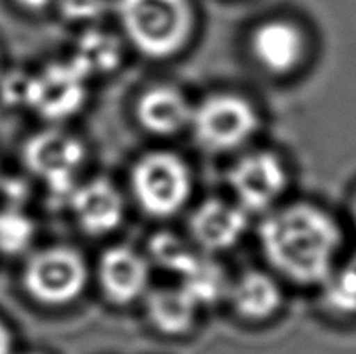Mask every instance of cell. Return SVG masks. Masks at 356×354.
<instances>
[{
	"label": "cell",
	"mask_w": 356,
	"mask_h": 354,
	"mask_svg": "<svg viewBox=\"0 0 356 354\" xmlns=\"http://www.w3.org/2000/svg\"><path fill=\"white\" fill-rule=\"evenodd\" d=\"M193 108L172 85H156L141 94L136 106L139 124L155 135H172L190 125Z\"/></svg>",
	"instance_id": "4fadbf2b"
},
{
	"label": "cell",
	"mask_w": 356,
	"mask_h": 354,
	"mask_svg": "<svg viewBox=\"0 0 356 354\" xmlns=\"http://www.w3.org/2000/svg\"><path fill=\"white\" fill-rule=\"evenodd\" d=\"M10 347H13V340H10L9 330L0 323V354H10Z\"/></svg>",
	"instance_id": "603a6c76"
},
{
	"label": "cell",
	"mask_w": 356,
	"mask_h": 354,
	"mask_svg": "<svg viewBox=\"0 0 356 354\" xmlns=\"http://www.w3.org/2000/svg\"><path fill=\"white\" fill-rule=\"evenodd\" d=\"M23 158L28 170L54 196L68 198L76 186V174L86 162V148L68 132L44 130L28 139Z\"/></svg>",
	"instance_id": "8992f818"
},
{
	"label": "cell",
	"mask_w": 356,
	"mask_h": 354,
	"mask_svg": "<svg viewBox=\"0 0 356 354\" xmlns=\"http://www.w3.org/2000/svg\"><path fill=\"white\" fill-rule=\"evenodd\" d=\"M117 14L131 44L155 59L181 51L193 26L190 0H118Z\"/></svg>",
	"instance_id": "7a4b0ae2"
},
{
	"label": "cell",
	"mask_w": 356,
	"mask_h": 354,
	"mask_svg": "<svg viewBox=\"0 0 356 354\" xmlns=\"http://www.w3.org/2000/svg\"><path fill=\"white\" fill-rule=\"evenodd\" d=\"M228 183L243 210L264 212L284 194L287 187V170L284 162L273 153H249L232 167Z\"/></svg>",
	"instance_id": "52a82bcc"
},
{
	"label": "cell",
	"mask_w": 356,
	"mask_h": 354,
	"mask_svg": "<svg viewBox=\"0 0 356 354\" xmlns=\"http://www.w3.org/2000/svg\"><path fill=\"white\" fill-rule=\"evenodd\" d=\"M76 222L87 235L101 236L115 231L124 219V200L108 179L76 184L68 196Z\"/></svg>",
	"instance_id": "30bf717a"
},
{
	"label": "cell",
	"mask_w": 356,
	"mask_h": 354,
	"mask_svg": "<svg viewBox=\"0 0 356 354\" xmlns=\"http://www.w3.org/2000/svg\"><path fill=\"white\" fill-rule=\"evenodd\" d=\"M149 257L162 269L181 276L195 262L198 253H195L193 248L179 236L172 233H159L149 242Z\"/></svg>",
	"instance_id": "ffe728a7"
},
{
	"label": "cell",
	"mask_w": 356,
	"mask_h": 354,
	"mask_svg": "<svg viewBox=\"0 0 356 354\" xmlns=\"http://www.w3.org/2000/svg\"><path fill=\"white\" fill-rule=\"evenodd\" d=\"M229 281L218 262L198 255L195 262L181 274V287L193 297L198 305L214 304L228 295Z\"/></svg>",
	"instance_id": "e0dca14e"
},
{
	"label": "cell",
	"mask_w": 356,
	"mask_h": 354,
	"mask_svg": "<svg viewBox=\"0 0 356 354\" xmlns=\"http://www.w3.org/2000/svg\"><path fill=\"white\" fill-rule=\"evenodd\" d=\"M120 59L122 49L117 37L106 31L90 30L76 42L72 61L90 78L94 75L113 71L120 65Z\"/></svg>",
	"instance_id": "2e32d148"
},
{
	"label": "cell",
	"mask_w": 356,
	"mask_h": 354,
	"mask_svg": "<svg viewBox=\"0 0 356 354\" xmlns=\"http://www.w3.org/2000/svg\"><path fill=\"white\" fill-rule=\"evenodd\" d=\"M97 280L103 294L111 302H134L148 290V260L145 255L125 245L111 246L101 255L97 264Z\"/></svg>",
	"instance_id": "9c48e42d"
},
{
	"label": "cell",
	"mask_w": 356,
	"mask_h": 354,
	"mask_svg": "<svg viewBox=\"0 0 356 354\" xmlns=\"http://www.w3.org/2000/svg\"><path fill=\"white\" fill-rule=\"evenodd\" d=\"M198 304L183 287H163L148 292L146 312L156 330L179 335L191 328Z\"/></svg>",
	"instance_id": "9a60e30c"
},
{
	"label": "cell",
	"mask_w": 356,
	"mask_h": 354,
	"mask_svg": "<svg viewBox=\"0 0 356 354\" xmlns=\"http://www.w3.org/2000/svg\"><path fill=\"white\" fill-rule=\"evenodd\" d=\"M35 222L17 207L0 210V252L17 255L30 248L35 239Z\"/></svg>",
	"instance_id": "d6986e66"
},
{
	"label": "cell",
	"mask_w": 356,
	"mask_h": 354,
	"mask_svg": "<svg viewBox=\"0 0 356 354\" xmlns=\"http://www.w3.org/2000/svg\"><path fill=\"white\" fill-rule=\"evenodd\" d=\"M228 297L240 316L264 319L282 305V290L277 281L261 271H249L229 285Z\"/></svg>",
	"instance_id": "5bb4252c"
},
{
	"label": "cell",
	"mask_w": 356,
	"mask_h": 354,
	"mask_svg": "<svg viewBox=\"0 0 356 354\" xmlns=\"http://www.w3.org/2000/svg\"><path fill=\"white\" fill-rule=\"evenodd\" d=\"M323 301L337 314H356V257L336 266L323 280Z\"/></svg>",
	"instance_id": "ac0fdd59"
},
{
	"label": "cell",
	"mask_w": 356,
	"mask_h": 354,
	"mask_svg": "<svg viewBox=\"0 0 356 354\" xmlns=\"http://www.w3.org/2000/svg\"><path fill=\"white\" fill-rule=\"evenodd\" d=\"M30 85H31V75H23V73L10 75L9 78L3 82V87H2V96L3 99H6V103L28 106Z\"/></svg>",
	"instance_id": "7402d4cb"
},
{
	"label": "cell",
	"mask_w": 356,
	"mask_h": 354,
	"mask_svg": "<svg viewBox=\"0 0 356 354\" xmlns=\"http://www.w3.org/2000/svg\"><path fill=\"white\" fill-rule=\"evenodd\" d=\"M21 7L30 10H42L51 3V0H16Z\"/></svg>",
	"instance_id": "cb8c5ba5"
},
{
	"label": "cell",
	"mask_w": 356,
	"mask_h": 354,
	"mask_svg": "<svg viewBox=\"0 0 356 354\" xmlns=\"http://www.w3.org/2000/svg\"><path fill=\"white\" fill-rule=\"evenodd\" d=\"M89 76L70 59L31 75L28 106L47 120H65L83 106Z\"/></svg>",
	"instance_id": "ba28073f"
},
{
	"label": "cell",
	"mask_w": 356,
	"mask_h": 354,
	"mask_svg": "<svg viewBox=\"0 0 356 354\" xmlns=\"http://www.w3.org/2000/svg\"><path fill=\"white\" fill-rule=\"evenodd\" d=\"M250 51L266 71L284 75L292 71L302 59L305 35L291 21H264L252 31Z\"/></svg>",
	"instance_id": "7c38bea8"
},
{
	"label": "cell",
	"mask_w": 356,
	"mask_h": 354,
	"mask_svg": "<svg viewBox=\"0 0 356 354\" xmlns=\"http://www.w3.org/2000/svg\"><path fill=\"white\" fill-rule=\"evenodd\" d=\"M190 127L204 149L225 153L245 144L259 127L256 108L235 94H214L191 113Z\"/></svg>",
	"instance_id": "277c9868"
},
{
	"label": "cell",
	"mask_w": 356,
	"mask_h": 354,
	"mask_svg": "<svg viewBox=\"0 0 356 354\" xmlns=\"http://www.w3.org/2000/svg\"><path fill=\"white\" fill-rule=\"evenodd\" d=\"M131 187L143 212L152 217H169L190 198L191 174L181 156L152 151L132 167Z\"/></svg>",
	"instance_id": "3957f363"
},
{
	"label": "cell",
	"mask_w": 356,
	"mask_h": 354,
	"mask_svg": "<svg viewBox=\"0 0 356 354\" xmlns=\"http://www.w3.org/2000/svg\"><path fill=\"white\" fill-rule=\"evenodd\" d=\"M249 226V215L238 203L207 200L191 214L190 233L207 252H221L240 242Z\"/></svg>",
	"instance_id": "8fae6325"
},
{
	"label": "cell",
	"mask_w": 356,
	"mask_h": 354,
	"mask_svg": "<svg viewBox=\"0 0 356 354\" xmlns=\"http://www.w3.org/2000/svg\"><path fill=\"white\" fill-rule=\"evenodd\" d=\"M108 9V0H59V12L72 23L94 21Z\"/></svg>",
	"instance_id": "44dd1931"
},
{
	"label": "cell",
	"mask_w": 356,
	"mask_h": 354,
	"mask_svg": "<svg viewBox=\"0 0 356 354\" xmlns=\"http://www.w3.org/2000/svg\"><path fill=\"white\" fill-rule=\"evenodd\" d=\"M87 266L76 250L70 246H49L26 260L23 283L35 301L63 305L75 301L87 285Z\"/></svg>",
	"instance_id": "5b68a950"
},
{
	"label": "cell",
	"mask_w": 356,
	"mask_h": 354,
	"mask_svg": "<svg viewBox=\"0 0 356 354\" xmlns=\"http://www.w3.org/2000/svg\"><path fill=\"white\" fill-rule=\"evenodd\" d=\"M353 219H355V224H356V198H355V203H353Z\"/></svg>",
	"instance_id": "d4e9b609"
},
{
	"label": "cell",
	"mask_w": 356,
	"mask_h": 354,
	"mask_svg": "<svg viewBox=\"0 0 356 354\" xmlns=\"http://www.w3.org/2000/svg\"><path fill=\"white\" fill-rule=\"evenodd\" d=\"M268 262L301 285H322L337 266L343 233L330 214L309 203L270 212L259 226Z\"/></svg>",
	"instance_id": "6da1fadb"
}]
</instances>
